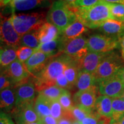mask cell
<instances>
[{
    "label": "cell",
    "mask_w": 124,
    "mask_h": 124,
    "mask_svg": "<svg viewBox=\"0 0 124 124\" xmlns=\"http://www.w3.org/2000/svg\"><path fill=\"white\" fill-rule=\"evenodd\" d=\"M124 66L122 59L116 52H109L94 73L98 85L100 82L115 75Z\"/></svg>",
    "instance_id": "obj_5"
},
{
    "label": "cell",
    "mask_w": 124,
    "mask_h": 124,
    "mask_svg": "<svg viewBox=\"0 0 124 124\" xmlns=\"http://www.w3.org/2000/svg\"><path fill=\"white\" fill-rule=\"evenodd\" d=\"M120 98H122L123 99V100H124V93L123 94V95H122V97H120Z\"/></svg>",
    "instance_id": "obj_50"
},
{
    "label": "cell",
    "mask_w": 124,
    "mask_h": 124,
    "mask_svg": "<svg viewBox=\"0 0 124 124\" xmlns=\"http://www.w3.org/2000/svg\"><path fill=\"white\" fill-rule=\"evenodd\" d=\"M109 4H124V0H102Z\"/></svg>",
    "instance_id": "obj_41"
},
{
    "label": "cell",
    "mask_w": 124,
    "mask_h": 124,
    "mask_svg": "<svg viewBox=\"0 0 124 124\" xmlns=\"http://www.w3.org/2000/svg\"><path fill=\"white\" fill-rule=\"evenodd\" d=\"M12 1V0H0V2H1V7H4L5 6L8 5Z\"/></svg>",
    "instance_id": "obj_45"
},
{
    "label": "cell",
    "mask_w": 124,
    "mask_h": 124,
    "mask_svg": "<svg viewBox=\"0 0 124 124\" xmlns=\"http://www.w3.org/2000/svg\"><path fill=\"white\" fill-rule=\"evenodd\" d=\"M34 103L19 108H14L10 113L16 124H28L41 120L34 108Z\"/></svg>",
    "instance_id": "obj_13"
},
{
    "label": "cell",
    "mask_w": 124,
    "mask_h": 124,
    "mask_svg": "<svg viewBox=\"0 0 124 124\" xmlns=\"http://www.w3.org/2000/svg\"><path fill=\"white\" fill-rule=\"evenodd\" d=\"M12 87V85L10 79L2 70H1L0 75V90L1 91Z\"/></svg>",
    "instance_id": "obj_38"
},
{
    "label": "cell",
    "mask_w": 124,
    "mask_h": 124,
    "mask_svg": "<svg viewBox=\"0 0 124 124\" xmlns=\"http://www.w3.org/2000/svg\"><path fill=\"white\" fill-rule=\"evenodd\" d=\"M100 28L107 36L121 39L124 35V21L110 18L105 21Z\"/></svg>",
    "instance_id": "obj_16"
},
{
    "label": "cell",
    "mask_w": 124,
    "mask_h": 124,
    "mask_svg": "<svg viewBox=\"0 0 124 124\" xmlns=\"http://www.w3.org/2000/svg\"><path fill=\"white\" fill-rule=\"evenodd\" d=\"M79 124V122L78 121H74V122H73V124Z\"/></svg>",
    "instance_id": "obj_49"
},
{
    "label": "cell",
    "mask_w": 124,
    "mask_h": 124,
    "mask_svg": "<svg viewBox=\"0 0 124 124\" xmlns=\"http://www.w3.org/2000/svg\"><path fill=\"white\" fill-rule=\"evenodd\" d=\"M108 5L113 19L124 21V4L108 3Z\"/></svg>",
    "instance_id": "obj_32"
},
{
    "label": "cell",
    "mask_w": 124,
    "mask_h": 124,
    "mask_svg": "<svg viewBox=\"0 0 124 124\" xmlns=\"http://www.w3.org/2000/svg\"><path fill=\"white\" fill-rule=\"evenodd\" d=\"M36 87L33 80L31 79L26 83L15 88L16 102L15 108H19L35 101Z\"/></svg>",
    "instance_id": "obj_10"
},
{
    "label": "cell",
    "mask_w": 124,
    "mask_h": 124,
    "mask_svg": "<svg viewBox=\"0 0 124 124\" xmlns=\"http://www.w3.org/2000/svg\"><path fill=\"white\" fill-rule=\"evenodd\" d=\"M111 118L101 116L95 111L91 116H88L81 121L80 124H110Z\"/></svg>",
    "instance_id": "obj_30"
},
{
    "label": "cell",
    "mask_w": 124,
    "mask_h": 124,
    "mask_svg": "<svg viewBox=\"0 0 124 124\" xmlns=\"http://www.w3.org/2000/svg\"><path fill=\"white\" fill-rule=\"evenodd\" d=\"M118 39L100 34H94L87 39L89 51L100 53H108L119 46Z\"/></svg>",
    "instance_id": "obj_6"
},
{
    "label": "cell",
    "mask_w": 124,
    "mask_h": 124,
    "mask_svg": "<svg viewBox=\"0 0 124 124\" xmlns=\"http://www.w3.org/2000/svg\"><path fill=\"white\" fill-rule=\"evenodd\" d=\"M0 34L1 46H11L16 49L21 46V36L13 27L11 16L6 17L1 16Z\"/></svg>",
    "instance_id": "obj_7"
},
{
    "label": "cell",
    "mask_w": 124,
    "mask_h": 124,
    "mask_svg": "<svg viewBox=\"0 0 124 124\" xmlns=\"http://www.w3.org/2000/svg\"><path fill=\"white\" fill-rule=\"evenodd\" d=\"M121 70L115 75L99 83V92L101 95L111 98L122 97L124 93V83L121 75Z\"/></svg>",
    "instance_id": "obj_9"
},
{
    "label": "cell",
    "mask_w": 124,
    "mask_h": 124,
    "mask_svg": "<svg viewBox=\"0 0 124 124\" xmlns=\"http://www.w3.org/2000/svg\"><path fill=\"white\" fill-rule=\"evenodd\" d=\"M52 58L48 54L38 50L25 62L24 64L28 72L33 77L42 71Z\"/></svg>",
    "instance_id": "obj_14"
},
{
    "label": "cell",
    "mask_w": 124,
    "mask_h": 124,
    "mask_svg": "<svg viewBox=\"0 0 124 124\" xmlns=\"http://www.w3.org/2000/svg\"><path fill=\"white\" fill-rule=\"evenodd\" d=\"M97 85L98 83L94 74L85 71H80L75 84L78 91L90 89L97 86Z\"/></svg>",
    "instance_id": "obj_21"
},
{
    "label": "cell",
    "mask_w": 124,
    "mask_h": 124,
    "mask_svg": "<svg viewBox=\"0 0 124 124\" xmlns=\"http://www.w3.org/2000/svg\"><path fill=\"white\" fill-rule=\"evenodd\" d=\"M80 71L78 60L71 57L65 67L64 74L72 87L75 86Z\"/></svg>",
    "instance_id": "obj_23"
},
{
    "label": "cell",
    "mask_w": 124,
    "mask_h": 124,
    "mask_svg": "<svg viewBox=\"0 0 124 124\" xmlns=\"http://www.w3.org/2000/svg\"><path fill=\"white\" fill-rule=\"evenodd\" d=\"M120 46L121 47L122 51V55L124 59V35L122 37V38L120 40Z\"/></svg>",
    "instance_id": "obj_42"
},
{
    "label": "cell",
    "mask_w": 124,
    "mask_h": 124,
    "mask_svg": "<svg viewBox=\"0 0 124 124\" xmlns=\"http://www.w3.org/2000/svg\"><path fill=\"white\" fill-rule=\"evenodd\" d=\"M25 1V0H12L8 5L9 6V7L10 8V9H12L14 7V6L17 4V3L20 2H23V1Z\"/></svg>",
    "instance_id": "obj_43"
},
{
    "label": "cell",
    "mask_w": 124,
    "mask_h": 124,
    "mask_svg": "<svg viewBox=\"0 0 124 124\" xmlns=\"http://www.w3.org/2000/svg\"><path fill=\"white\" fill-rule=\"evenodd\" d=\"M110 124H124V115L119 120L114 122H110Z\"/></svg>",
    "instance_id": "obj_46"
},
{
    "label": "cell",
    "mask_w": 124,
    "mask_h": 124,
    "mask_svg": "<svg viewBox=\"0 0 124 124\" xmlns=\"http://www.w3.org/2000/svg\"><path fill=\"white\" fill-rule=\"evenodd\" d=\"M70 58L63 54L52 58L42 71L32 77L38 92L56 85V79L60 74L64 73L65 67Z\"/></svg>",
    "instance_id": "obj_1"
},
{
    "label": "cell",
    "mask_w": 124,
    "mask_h": 124,
    "mask_svg": "<svg viewBox=\"0 0 124 124\" xmlns=\"http://www.w3.org/2000/svg\"><path fill=\"white\" fill-rule=\"evenodd\" d=\"M88 31V28L79 20H77L70 25L60 34V38L65 43L82 36Z\"/></svg>",
    "instance_id": "obj_17"
},
{
    "label": "cell",
    "mask_w": 124,
    "mask_h": 124,
    "mask_svg": "<svg viewBox=\"0 0 124 124\" xmlns=\"http://www.w3.org/2000/svg\"><path fill=\"white\" fill-rule=\"evenodd\" d=\"M77 20L73 7L61 0L53 2L46 15V21L55 25L60 34Z\"/></svg>",
    "instance_id": "obj_3"
},
{
    "label": "cell",
    "mask_w": 124,
    "mask_h": 124,
    "mask_svg": "<svg viewBox=\"0 0 124 124\" xmlns=\"http://www.w3.org/2000/svg\"><path fill=\"white\" fill-rule=\"evenodd\" d=\"M66 90V89H62L56 85H54L43 90L40 91L39 94L44 96L50 101H54L58 100L60 96Z\"/></svg>",
    "instance_id": "obj_28"
},
{
    "label": "cell",
    "mask_w": 124,
    "mask_h": 124,
    "mask_svg": "<svg viewBox=\"0 0 124 124\" xmlns=\"http://www.w3.org/2000/svg\"><path fill=\"white\" fill-rule=\"evenodd\" d=\"M56 85L62 88V89L68 90L73 87L69 83V80H67L66 77H65L64 73L60 74L58 77V78L56 79Z\"/></svg>",
    "instance_id": "obj_37"
},
{
    "label": "cell",
    "mask_w": 124,
    "mask_h": 124,
    "mask_svg": "<svg viewBox=\"0 0 124 124\" xmlns=\"http://www.w3.org/2000/svg\"><path fill=\"white\" fill-rule=\"evenodd\" d=\"M44 1V0H25L23 2H18L11 9L12 13H15L16 11L31 10L39 6Z\"/></svg>",
    "instance_id": "obj_29"
},
{
    "label": "cell",
    "mask_w": 124,
    "mask_h": 124,
    "mask_svg": "<svg viewBox=\"0 0 124 124\" xmlns=\"http://www.w3.org/2000/svg\"><path fill=\"white\" fill-rule=\"evenodd\" d=\"M38 50V49L31 48L28 46H20L16 50L17 59L20 62L24 63Z\"/></svg>",
    "instance_id": "obj_31"
},
{
    "label": "cell",
    "mask_w": 124,
    "mask_h": 124,
    "mask_svg": "<svg viewBox=\"0 0 124 124\" xmlns=\"http://www.w3.org/2000/svg\"><path fill=\"white\" fill-rule=\"evenodd\" d=\"M41 120L43 124H58V120L51 116L45 117Z\"/></svg>",
    "instance_id": "obj_40"
},
{
    "label": "cell",
    "mask_w": 124,
    "mask_h": 124,
    "mask_svg": "<svg viewBox=\"0 0 124 124\" xmlns=\"http://www.w3.org/2000/svg\"><path fill=\"white\" fill-rule=\"evenodd\" d=\"M12 23L20 36L33 31H38L46 22V16L44 12L29 14L12 13Z\"/></svg>",
    "instance_id": "obj_4"
},
{
    "label": "cell",
    "mask_w": 124,
    "mask_h": 124,
    "mask_svg": "<svg viewBox=\"0 0 124 124\" xmlns=\"http://www.w3.org/2000/svg\"><path fill=\"white\" fill-rule=\"evenodd\" d=\"M64 44L65 42L60 36L57 39L40 44L38 50L54 58L63 54Z\"/></svg>",
    "instance_id": "obj_18"
},
{
    "label": "cell",
    "mask_w": 124,
    "mask_h": 124,
    "mask_svg": "<svg viewBox=\"0 0 124 124\" xmlns=\"http://www.w3.org/2000/svg\"><path fill=\"white\" fill-rule=\"evenodd\" d=\"M17 49L8 46H1L0 51V64L1 69L7 67L9 65L17 59Z\"/></svg>",
    "instance_id": "obj_25"
},
{
    "label": "cell",
    "mask_w": 124,
    "mask_h": 124,
    "mask_svg": "<svg viewBox=\"0 0 124 124\" xmlns=\"http://www.w3.org/2000/svg\"><path fill=\"white\" fill-rule=\"evenodd\" d=\"M51 102L41 94H39L34 103V108L40 120L51 116Z\"/></svg>",
    "instance_id": "obj_24"
},
{
    "label": "cell",
    "mask_w": 124,
    "mask_h": 124,
    "mask_svg": "<svg viewBox=\"0 0 124 124\" xmlns=\"http://www.w3.org/2000/svg\"><path fill=\"white\" fill-rule=\"evenodd\" d=\"M69 111L74 120L78 122L81 121L86 117L91 116L94 112H94H90V111L86 110L84 108L76 106L75 105Z\"/></svg>",
    "instance_id": "obj_34"
},
{
    "label": "cell",
    "mask_w": 124,
    "mask_h": 124,
    "mask_svg": "<svg viewBox=\"0 0 124 124\" xmlns=\"http://www.w3.org/2000/svg\"><path fill=\"white\" fill-rule=\"evenodd\" d=\"M88 52L87 39L83 36H80L65 43L63 54L77 60H80Z\"/></svg>",
    "instance_id": "obj_12"
},
{
    "label": "cell",
    "mask_w": 124,
    "mask_h": 124,
    "mask_svg": "<svg viewBox=\"0 0 124 124\" xmlns=\"http://www.w3.org/2000/svg\"><path fill=\"white\" fill-rule=\"evenodd\" d=\"M43 124V121L42 120H40L39 121H37V122H32V123H29V124Z\"/></svg>",
    "instance_id": "obj_48"
},
{
    "label": "cell",
    "mask_w": 124,
    "mask_h": 124,
    "mask_svg": "<svg viewBox=\"0 0 124 124\" xmlns=\"http://www.w3.org/2000/svg\"><path fill=\"white\" fill-rule=\"evenodd\" d=\"M73 9L77 19L87 28H100L107 20L112 18L108 3L103 1L90 8L73 7Z\"/></svg>",
    "instance_id": "obj_2"
},
{
    "label": "cell",
    "mask_w": 124,
    "mask_h": 124,
    "mask_svg": "<svg viewBox=\"0 0 124 124\" xmlns=\"http://www.w3.org/2000/svg\"><path fill=\"white\" fill-rule=\"evenodd\" d=\"M60 36L59 29L48 22L45 23L39 30V37L41 44L57 39Z\"/></svg>",
    "instance_id": "obj_20"
},
{
    "label": "cell",
    "mask_w": 124,
    "mask_h": 124,
    "mask_svg": "<svg viewBox=\"0 0 124 124\" xmlns=\"http://www.w3.org/2000/svg\"><path fill=\"white\" fill-rule=\"evenodd\" d=\"M58 101L65 110H70L71 108L74 106V102L71 98V93L68 90H66L62 94Z\"/></svg>",
    "instance_id": "obj_35"
},
{
    "label": "cell",
    "mask_w": 124,
    "mask_h": 124,
    "mask_svg": "<svg viewBox=\"0 0 124 124\" xmlns=\"http://www.w3.org/2000/svg\"><path fill=\"white\" fill-rule=\"evenodd\" d=\"M0 114V124H15L9 114L3 111H1Z\"/></svg>",
    "instance_id": "obj_39"
},
{
    "label": "cell",
    "mask_w": 124,
    "mask_h": 124,
    "mask_svg": "<svg viewBox=\"0 0 124 124\" xmlns=\"http://www.w3.org/2000/svg\"><path fill=\"white\" fill-rule=\"evenodd\" d=\"M112 117L110 122L117 121L124 115V100L122 98H112Z\"/></svg>",
    "instance_id": "obj_27"
},
{
    "label": "cell",
    "mask_w": 124,
    "mask_h": 124,
    "mask_svg": "<svg viewBox=\"0 0 124 124\" xmlns=\"http://www.w3.org/2000/svg\"><path fill=\"white\" fill-rule=\"evenodd\" d=\"M121 75L122 79V80H123V82L124 83V67L122 69L121 71Z\"/></svg>",
    "instance_id": "obj_47"
},
{
    "label": "cell",
    "mask_w": 124,
    "mask_h": 124,
    "mask_svg": "<svg viewBox=\"0 0 124 124\" xmlns=\"http://www.w3.org/2000/svg\"><path fill=\"white\" fill-rule=\"evenodd\" d=\"M0 107L6 113L12 112L15 108L16 102L15 89L13 87L7 88L1 91Z\"/></svg>",
    "instance_id": "obj_19"
},
{
    "label": "cell",
    "mask_w": 124,
    "mask_h": 124,
    "mask_svg": "<svg viewBox=\"0 0 124 124\" xmlns=\"http://www.w3.org/2000/svg\"></svg>",
    "instance_id": "obj_51"
},
{
    "label": "cell",
    "mask_w": 124,
    "mask_h": 124,
    "mask_svg": "<svg viewBox=\"0 0 124 124\" xmlns=\"http://www.w3.org/2000/svg\"><path fill=\"white\" fill-rule=\"evenodd\" d=\"M95 111L103 117L111 118L112 98L102 95L98 97L95 105Z\"/></svg>",
    "instance_id": "obj_22"
},
{
    "label": "cell",
    "mask_w": 124,
    "mask_h": 124,
    "mask_svg": "<svg viewBox=\"0 0 124 124\" xmlns=\"http://www.w3.org/2000/svg\"><path fill=\"white\" fill-rule=\"evenodd\" d=\"M98 91H99V89L97 86L86 90L78 91L73 97L74 105L90 112L95 111Z\"/></svg>",
    "instance_id": "obj_11"
},
{
    "label": "cell",
    "mask_w": 124,
    "mask_h": 124,
    "mask_svg": "<svg viewBox=\"0 0 124 124\" xmlns=\"http://www.w3.org/2000/svg\"><path fill=\"white\" fill-rule=\"evenodd\" d=\"M102 1V0H78L72 7L75 8H90Z\"/></svg>",
    "instance_id": "obj_36"
},
{
    "label": "cell",
    "mask_w": 124,
    "mask_h": 124,
    "mask_svg": "<svg viewBox=\"0 0 124 124\" xmlns=\"http://www.w3.org/2000/svg\"><path fill=\"white\" fill-rule=\"evenodd\" d=\"M20 44L21 46L38 49L41 44L39 37V30L32 31L21 36Z\"/></svg>",
    "instance_id": "obj_26"
},
{
    "label": "cell",
    "mask_w": 124,
    "mask_h": 124,
    "mask_svg": "<svg viewBox=\"0 0 124 124\" xmlns=\"http://www.w3.org/2000/svg\"><path fill=\"white\" fill-rule=\"evenodd\" d=\"M61 1H63V2L65 3H66L67 4L71 6V7H72L78 0H61Z\"/></svg>",
    "instance_id": "obj_44"
},
{
    "label": "cell",
    "mask_w": 124,
    "mask_h": 124,
    "mask_svg": "<svg viewBox=\"0 0 124 124\" xmlns=\"http://www.w3.org/2000/svg\"><path fill=\"white\" fill-rule=\"evenodd\" d=\"M108 53L109 52L100 53L89 51L83 58L78 60L80 71L94 74L101 62Z\"/></svg>",
    "instance_id": "obj_15"
},
{
    "label": "cell",
    "mask_w": 124,
    "mask_h": 124,
    "mask_svg": "<svg viewBox=\"0 0 124 124\" xmlns=\"http://www.w3.org/2000/svg\"><path fill=\"white\" fill-rule=\"evenodd\" d=\"M7 74L11 81L12 87H17L20 85L26 83L33 77L27 70L24 63L17 59L9 65L7 67L1 69Z\"/></svg>",
    "instance_id": "obj_8"
},
{
    "label": "cell",
    "mask_w": 124,
    "mask_h": 124,
    "mask_svg": "<svg viewBox=\"0 0 124 124\" xmlns=\"http://www.w3.org/2000/svg\"><path fill=\"white\" fill-rule=\"evenodd\" d=\"M67 110L63 108L58 100L51 102V116L59 120L66 115Z\"/></svg>",
    "instance_id": "obj_33"
}]
</instances>
